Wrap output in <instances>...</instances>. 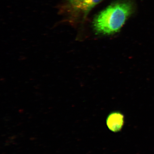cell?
Segmentation results:
<instances>
[{
	"label": "cell",
	"instance_id": "3",
	"mask_svg": "<svg viewBox=\"0 0 154 154\" xmlns=\"http://www.w3.org/2000/svg\"><path fill=\"white\" fill-rule=\"evenodd\" d=\"M102 1L103 0H83L74 9L82 11L86 15L95 6Z\"/></svg>",
	"mask_w": 154,
	"mask_h": 154
},
{
	"label": "cell",
	"instance_id": "4",
	"mask_svg": "<svg viewBox=\"0 0 154 154\" xmlns=\"http://www.w3.org/2000/svg\"><path fill=\"white\" fill-rule=\"evenodd\" d=\"M69 3L74 9L83 0H68Z\"/></svg>",
	"mask_w": 154,
	"mask_h": 154
},
{
	"label": "cell",
	"instance_id": "2",
	"mask_svg": "<svg viewBox=\"0 0 154 154\" xmlns=\"http://www.w3.org/2000/svg\"><path fill=\"white\" fill-rule=\"evenodd\" d=\"M124 115L120 111H113L108 115L106 120L109 129L113 132H118L122 129L124 125Z\"/></svg>",
	"mask_w": 154,
	"mask_h": 154
},
{
	"label": "cell",
	"instance_id": "1",
	"mask_svg": "<svg viewBox=\"0 0 154 154\" xmlns=\"http://www.w3.org/2000/svg\"><path fill=\"white\" fill-rule=\"evenodd\" d=\"M132 6L126 2L109 5L101 11L94 20L93 26L98 34L110 35L118 32L131 14Z\"/></svg>",
	"mask_w": 154,
	"mask_h": 154
}]
</instances>
